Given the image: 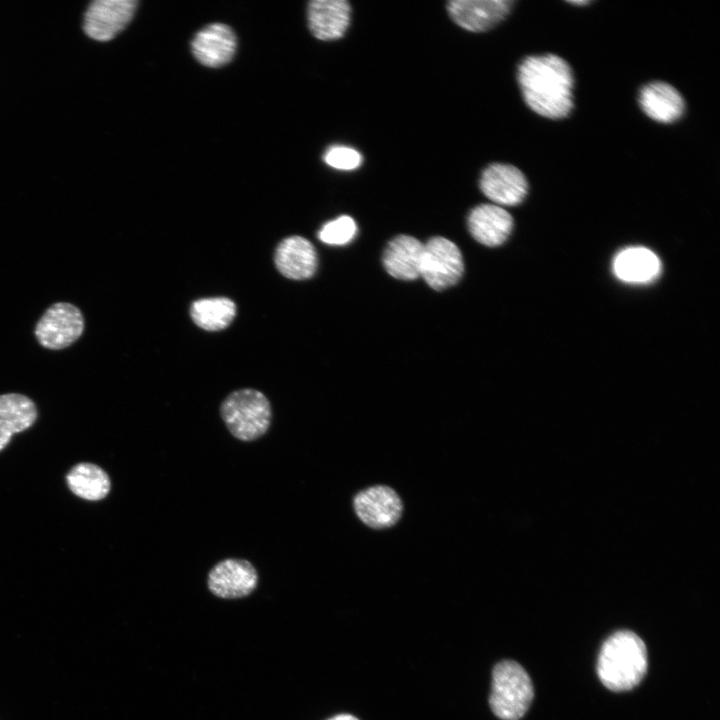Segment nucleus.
Masks as SVG:
<instances>
[{
	"label": "nucleus",
	"instance_id": "1",
	"mask_svg": "<svg viewBox=\"0 0 720 720\" xmlns=\"http://www.w3.org/2000/svg\"><path fill=\"white\" fill-rule=\"evenodd\" d=\"M518 82L528 107L549 119L568 116L573 108V73L555 54L526 57L518 68Z\"/></svg>",
	"mask_w": 720,
	"mask_h": 720
},
{
	"label": "nucleus",
	"instance_id": "2",
	"mask_svg": "<svg viewBox=\"0 0 720 720\" xmlns=\"http://www.w3.org/2000/svg\"><path fill=\"white\" fill-rule=\"evenodd\" d=\"M647 667L646 646L634 632L617 631L602 644L597 673L608 689L615 692L631 690L641 682Z\"/></svg>",
	"mask_w": 720,
	"mask_h": 720
},
{
	"label": "nucleus",
	"instance_id": "3",
	"mask_svg": "<svg viewBox=\"0 0 720 720\" xmlns=\"http://www.w3.org/2000/svg\"><path fill=\"white\" fill-rule=\"evenodd\" d=\"M220 414L229 432L241 441L262 437L272 419L267 397L258 390L248 388L230 393L220 406Z\"/></svg>",
	"mask_w": 720,
	"mask_h": 720
},
{
	"label": "nucleus",
	"instance_id": "4",
	"mask_svg": "<svg viewBox=\"0 0 720 720\" xmlns=\"http://www.w3.org/2000/svg\"><path fill=\"white\" fill-rule=\"evenodd\" d=\"M533 695L531 679L520 664L503 660L495 665L489 703L498 718L519 720L528 710Z\"/></svg>",
	"mask_w": 720,
	"mask_h": 720
},
{
	"label": "nucleus",
	"instance_id": "5",
	"mask_svg": "<svg viewBox=\"0 0 720 720\" xmlns=\"http://www.w3.org/2000/svg\"><path fill=\"white\" fill-rule=\"evenodd\" d=\"M464 272L462 253L455 243L433 237L423 247L420 276L435 290L455 285Z\"/></svg>",
	"mask_w": 720,
	"mask_h": 720
},
{
	"label": "nucleus",
	"instance_id": "6",
	"mask_svg": "<svg viewBox=\"0 0 720 720\" xmlns=\"http://www.w3.org/2000/svg\"><path fill=\"white\" fill-rule=\"evenodd\" d=\"M84 318L81 311L66 302L50 306L35 326V336L45 348L60 350L70 346L82 334Z\"/></svg>",
	"mask_w": 720,
	"mask_h": 720
},
{
	"label": "nucleus",
	"instance_id": "7",
	"mask_svg": "<svg viewBox=\"0 0 720 720\" xmlns=\"http://www.w3.org/2000/svg\"><path fill=\"white\" fill-rule=\"evenodd\" d=\"M358 518L368 527L384 529L395 525L401 517L403 504L390 487L376 485L358 492L353 500Z\"/></svg>",
	"mask_w": 720,
	"mask_h": 720
},
{
	"label": "nucleus",
	"instance_id": "8",
	"mask_svg": "<svg viewBox=\"0 0 720 720\" xmlns=\"http://www.w3.org/2000/svg\"><path fill=\"white\" fill-rule=\"evenodd\" d=\"M207 583L209 590L217 597L242 598L256 589L258 573L248 560L227 558L213 566Z\"/></svg>",
	"mask_w": 720,
	"mask_h": 720
},
{
	"label": "nucleus",
	"instance_id": "9",
	"mask_svg": "<svg viewBox=\"0 0 720 720\" xmlns=\"http://www.w3.org/2000/svg\"><path fill=\"white\" fill-rule=\"evenodd\" d=\"M136 6L137 1L135 0H96L92 2L84 15V32L94 40H111L130 22Z\"/></svg>",
	"mask_w": 720,
	"mask_h": 720
},
{
	"label": "nucleus",
	"instance_id": "10",
	"mask_svg": "<svg viewBox=\"0 0 720 720\" xmlns=\"http://www.w3.org/2000/svg\"><path fill=\"white\" fill-rule=\"evenodd\" d=\"M480 188L494 203L505 206L520 204L527 195L528 182L515 166L493 163L482 173Z\"/></svg>",
	"mask_w": 720,
	"mask_h": 720
},
{
	"label": "nucleus",
	"instance_id": "11",
	"mask_svg": "<svg viewBox=\"0 0 720 720\" xmlns=\"http://www.w3.org/2000/svg\"><path fill=\"white\" fill-rule=\"evenodd\" d=\"M512 5L511 0H453L448 3L447 10L462 28L482 32L502 21Z\"/></svg>",
	"mask_w": 720,
	"mask_h": 720
},
{
	"label": "nucleus",
	"instance_id": "12",
	"mask_svg": "<svg viewBox=\"0 0 720 720\" xmlns=\"http://www.w3.org/2000/svg\"><path fill=\"white\" fill-rule=\"evenodd\" d=\"M274 262L277 270L292 280L311 278L318 265L314 246L301 236L283 239L276 247Z\"/></svg>",
	"mask_w": 720,
	"mask_h": 720
},
{
	"label": "nucleus",
	"instance_id": "13",
	"mask_svg": "<svg viewBox=\"0 0 720 720\" xmlns=\"http://www.w3.org/2000/svg\"><path fill=\"white\" fill-rule=\"evenodd\" d=\"M236 50V36L233 30L222 23H213L200 30L192 41L195 58L208 67H220L233 58Z\"/></svg>",
	"mask_w": 720,
	"mask_h": 720
},
{
	"label": "nucleus",
	"instance_id": "14",
	"mask_svg": "<svg viewBox=\"0 0 720 720\" xmlns=\"http://www.w3.org/2000/svg\"><path fill=\"white\" fill-rule=\"evenodd\" d=\"M468 228L473 238L488 246H499L506 241L513 228L508 211L495 204H481L471 210Z\"/></svg>",
	"mask_w": 720,
	"mask_h": 720
},
{
	"label": "nucleus",
	"instance_id": "15",
	"mask_svg": "<svg viewBox=\"0 0 720 720\" xmlns=\"http://www.w3.org/2000/svg\"><path fill=\"white\" fill-rule=\"evenodd\" d=\"M351 7L345 0H313L308 5V25L320 40L342 37L350 23Z\"/></svg>",
	"mask_w": 720,
	"mask_h": 720
},
{
	"label": "nucleus",
	"instance_id": "16",
	"mask_svg": "<svg viewBox=\"0 0 720 720\" xmlns=\"http://www.w3.org/2000/svg\"><path fill=\"white\" fill-rule=\"evenodd\" d=\"M424 244L409 235L393 238L385 248L383 265L388 274L400 280L420 277V265Z\"/></svg>",
	"mask_w": 720,
	"mask_h": 720
},
{
	"label": "nucleus",
	"instance_id": "17",
	"mask_svg": "<svg viewBox=\"0 0 720 720\" xmlns=\"http://www.w3.org/2000/svg\"><path fill=\"white\" fill-rule=\"evenodd\" d=\"M643 112L660 123H672L684 113L682 95L670 84L655 81L645 85L639 95Z\"/></svg>",
	"mask_w": 720,
	"mask_h": 720
},
{
	"label": "nucleus",
	"instance_id": "18",
	"mask_svg": "<svg viewBox=\"0 0 720 720\" xmlns=\"http://www.w3.org/2000/svg\"><path fill=\"white\" fill-rule=\"evenodd\" d=\"M37 419L34 402L19 393L0 395V451H2L13 434L30 428Z\"/></svg>",
	"mask_w": 720,
	"mask_h": 720
},
{
	"label": "nucleus",
	"instance_id": "19",
	"mask_svg": "<svg viewBox=\"0 0 720 720\" xmlns=\"http://www.w3.org/2000/svg\"><path fill=\"white\" fill-rule=\"evenodd\" d=\"M660 269L656 254L644 247L627 248L613 262L615 275L628 283H648L658 276Z\"/></svg>",
	"mask_w": 720,
	"mask_h": 720
},
{
	"label": "nucleus",
	"instance_id": "20",
	"mask_svg": "<svg viewBox=\"0 0 720 720\" xmlns=\"http://www.w3.org/2000/svg\"><path fill=\"white\" fill-rule=\"evenodd\" d=\"M66 482L76 496L97 501L105 498L111 488L108 474L93 463H78L66 475Z\"/></svg>",
	"mask_w": 720,
	"mask_h": 720
},
{
	"label": "nucleus",
	"instance_id": "21",
	"mask_svg": "<svg viewBox=\"0 0 720 720\" xmlns=\"http://www.w3.org/2000/svg\"><path fill=\"white\" fill-rule=\"evenodd\" d=\"M235 315L236 305L226 297L199 299L190 307V316L194 323L207 331L225 329L231 324Z\"/></svg>",
	"mask_w": 720,
	"mask_h": 720
},
{
	"label": "nucleus",
	"instance_id": "22",
	"mask_svg": "<svg viewBox=\"0 0 720 720\" xmlns=\"http://www.w3.org/2000/svg\"><path fill=\"white\" fill-rule=\"evenodd\" d=\"M357 233V226L354 219L343 215L325 223L318 233L319 239L329 245H345L349 243Z\"/></svg>",
	"mask_w": 720,
	"mask_h": 720
},
{
	"label": "nucleus",
	"instance_id": "23",
	"mask_svg": "<svg viewBox=\"0 0 720 720\" xmlns=\"http://www.w3.org/2000/svg\"><path fill=\"white\" fill-rule=\"evenodd\" d=\"M323 159L327 165L338 170H354L362 163V156L357 150L342 145L329 147Z\"/></svg>",
	"mask_w": 720,
	"mask_h": 720
},
{
	"label": "nucleus",
	"instance_id": "24",
	"mask_svg": "<svg viewBox=\"0 0 720 720\" xmlns=\"http://www.w3.org/2000/svg\"><path fill=\"white\" fill-rule=\"evenodd\" d=\"M329 720H358V719L349 714H341V715L335 716Z\"/></svg>",
	"mask_w": 720,
	"mask_h": 720
},
{
	"label": "nucleus",
	"instance_id": "25",
	"mask_svg": "<svg viewBox=\"0 0 720 720\" xmlns=\"http://www.w3.org/2000/svg\"><path fill=\"white\" fill-rule=\"evenodd\" d=\"M569 3H570V4H574V5H586V4H589L590 1H586V0H584V1H577V0H576V1H569Z\"/></svg>",
	"mask_w": 720,
	"mask_h": 720
}]
</instances>
